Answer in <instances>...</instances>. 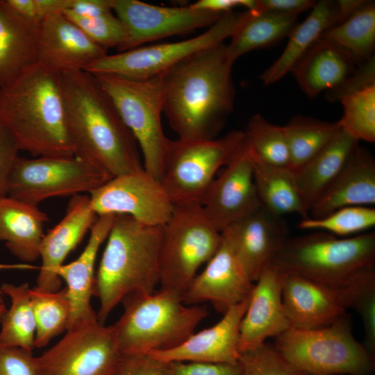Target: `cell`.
Segmentation results:
<instances>
[{"mask_svg": "<svg viewBox=\"0 0 375 375\" xmlns=\"http://www.w3.org/2000/svg\"><path fill=\"white\" fill-rule=\"evenodd\" d=\"M110 4L126 33L119 52L148 42L210 26L224 15L196 10L190 6L163 7L138 0H110Z\"/></svg>", "mask_w": 375, "mask_h": 375, "instance_id": "9a60e30c", "label": "cell"}, {"mask_svg": "<svg viewBox=\"0 0 375 375\" xmlns=\"http://www.w3.org/2000/svg\"><path fill=\"white\" fill-rule=\"evenodd\" d=\"M251 158L262 206L280 217L294 213L302 219L308 218L309 211L297 186L294 172L288 167L273 166Z\"/></svg>", "mask_w": 375, "mask_h": 375, "instance_id": "4dcf8cb0", "label": "cell"}, {"mask_svg": "<svg viewBox=\"0 0 375 375\" xmlns=\"http://www.w3.org/2000/svg\"><path fill=\"white\" fill-rule=\"evenodd\" d=\"M114 375H170L169 363L150 354L122 356Z\"/></svg>", "mask_w": 375, "mask_h": 375, "instance_id": "ee69618b", "label": "cell"}, {"mask_svg": "<svg viewBox=\"0 0 375 375\" xmlns=\"http://www.w3.org/2000/svg\"><path fill=\"white\" fill-rule=\"evenodd\" d=\"M343 114L338 122L341 130L359 142H375V83L341 96Z\"/></svg>", "mask_w": 375, "mask_h": 375, "instance_id": "74e56055", "label": "cell"}, {"mask_svg": "<svg viewBox=\"0 0 375 375\" xmlns=\"http://www.w3.org/2000/svg\"><path fill=\"white\" fill-rule=\"evenodd\" d=\"M40 24L28 20L0 0V88L38 62Z\"/></svg>", "mask_w": 375, "mask_h": 375, "instance_id": "484cf974", "label": "cell"}, {"mask_svg": "<svg viewBox=\"0 0 375 375\" xmlns=\"http://www.w3.org/2000/svg\"><path fill=\"white\" fill-rule=\"evenodd\" d=\"M260 206L246 144L212 181L201 207L210 222L222 233Z\"/></svg>", "mask_w": 375, "mask_h": 375, "instance_id": "e0dca14e", "label": "cell"}, {"mask_svg": "<svg viewBox=\"0 0 375 375\" xmlns=\"http://www.w3.org/2000/svg\"><path fill=\"white\" fill-rule=\"evenodd\" d=\"M256 5V0H199L189 6L196 10L225 14L238 7L252 10Z\"/></svg>", "mask_w": 375, "mask_h": 375, "instance_id": "f907efd6", "label": "cell"}, {"mask_svg": "<svg viewBox=\"0 0 375 375\" xmlns=\"http://www.w3.org/2000/svg\"><path fill=\"white\" fill-rule=\"evenodd\" d=\"M228 235L222 232L221 244L203 270L197 274L183 296L187 305L210 302L224 313L247 299L253 286Z\"/></svg>", "mask_w": 375, "mask_h": 375, "instance_id": "ac0fdd59", "label": "cell"}, {"mask_svg": "<svg viewBox=\"0 0 375 375\" xmlns=\"http://www.w3.org/2000/svg\"><path fill=\"white\" fill-rule=\"evenodd\" d=\"M282 299L281 271L268 266L253 283L240 326V351L255 349L291 328Z\"/></svg>", "mask_w": 375, "mask_h": 375, "instance_id": "d6986e66", "label": "cell"}, {"mask_svg": "<svg viewBox=\"0 0 375 375\" xmlns=\"http://www.w3.org/2000/svg\"><path fill=\"white\" fill-rule=\"evenodd\" d=\"M246 146L244 131L210 140H169L160 182L174 206H201L217 172Z\"/></svg>", "mask_w": 375, "mask_h": 375, "instance_id": "ba28073f", "label": "cell"}, {"mask_svg": "<svg viewBox=\"0 0 375 375\" xmlns=\"http://www.w3.org/2000/svg\"><path fill=\"white\" fill-rule=\"evenodd\" d=\"M241 375H294L295 372L274 344L263 345L241 353Z\"/></svg>", "mask_w": 375, "mask_h": 375, "instance_id": "60d3db41", "label": "cell"}, {"mask_svg": "<svg viewBox=\"0 0 375 375\" xmlns=\"http://www.w3.org/2000/svg\"><path fill=\"white\" fill-rule=\"evenodd\" d=\"M6 310V306L3 303L0 304V321Z\"/></svg>", "mask_w": 375, "mask_h": 375, "instance_id": "f5cc1de1", "label": "cell"}, {"mask_svg": "<svg viewBox=\"0 0 375 375\" xmlns=\"http://www.w3.org/2000/svg\"><path fill=\"white\" fill-rule=\"evenodd\" d=\"M31 301L36 329L35 347L47 346L54 337L66 331L71 315V305L66 287L57 292L31 288Z\"/></svg>", "mask_w": 375, "mask_h": 375, "instance_id": "d590c367", "label": "cell"}, {"mask_svg": "<svg viewBox=\"0 0 375 375\" xmlns=\"http://www.w3.org/2000/svg\"><path fill=\"white\" fill-rule=\"evenodd\" d=\"M72 0H35L37 19L40 24L47 17L62 13L68 9Z\"/></svg>", "mask_w": 375, "mask_h": 375, "instance_id": "816d5d0a", "label": "cell"}, {"mask_svg": "<svg viewBox=\"0 0 375 375\" xmlns=\"http://www.w3.org/2000/svg\"><path fill=\"white\" fill-rule=\"evenodd\" d=\"M274 345L295 372L308 375L374 372L375 356L354 338L346 313L322 327H291L275 338Z\"/></svg>", "mask_w": 375, "mask_h": 375, "instance_id": "52a82bcc", "label": "cell"}, {"mask_svg": "<svg viewBox=\"0 0 375 375\" xmlns=\"http://www.w3.org/2000/svg\"><path fill=\"white\" fill-rule=\"evenodd\" d=\"M281 271V270H280ZM282 299L292 327L328 325L351 308L358 285L340 287L281 271Z\"/></svg>", "mask_w": 375, "mask_h": 375, "instance_id": "2e32d148", "label": "cell"}, {"mask_svg": "<svg viewBox=\"0 0 375 375\" xmlns=\"http://www.w3.org/2000/svg\"><path fill=\"white\" fill-rule=\"evenodd\" d=\"M247 12L245 10L225 13L205 32L187 40L140 46L115 54H107L90 65L85 72L132 80L158 76L188 56L231 38Z\"/></svg>", "mask_w": 375, "mask_h": 375, "instance_id": "7c38bea8", "label": "cell"}, {"mask_svg": "<svg viewBox=\"0 0 375 375\" xmlns=\"http://www.w3.org/2000/svg\"><path fill=\"white\" fill-rule=\"evenodd\" d=\"M62 14L78 26L92 41L106 49L113 47L119 51L125 42V28L113 12L94 18Z\"/></svg>", "mask_w": 375, "mask_h": 375, "instance_id": "ab89813d", "label": "cell"}, {"mask_svg": "<svg viewBox=\"0 0 375 375\" xmlns=\"http://www.w3.org/2000/svg\"><path fill=\"white\" fill-rule=\"evenodd\" d=\"M358 144L340 128L315 156L294 172L308 211L339 174Z\"/></svg>", "mask_w": 375, "mask_h": 375, "instance_id": "f546056e", "label": "cell"}, {"mask_svg": "<svg viewBox=\"0 0 375 375\" xmlns=\"http://www.w3.org/2000/svg\"><path fill=\"white\" fill-rule=\"evenodd\" d=\"M3 293L0 288V304L3 303Z\"/></svg>", "mask_w": 375, "mask_h": 375, "instance_id": "db71d44e", "label": "cell"}, {"mask_svg": "<svg viewBox=\"0 0 375 375\" xmlns=\"http://www.w3.org/2000/svg\"><path fill=\"white\" fill-rule=\"evenodd\" d=\"M122 356L112 326L84 320L37 357L38 375H114Z\"/></svg>", "mask_w": 375, "mask_h": 375, "instance_id": "4fadbf2b", "label": "cell"}, {"mask_svg": "<svg viewBox=\"0 0 375 375\" xmlns=\"http://www.w3.org/2000/svg\"><path fill=\"white\" fill-rule=\"evenodd\" d=\"M124 311L112 325L122 356L147 354L177 347L208 316L206 307L187 305L178 294L160 288L123 299Z\"/></svg>", "mask_w": 375, "mask_h": 375, "instance_id": "5b68a950", "label": "cell"}, {"mask_svg": "<svg viewBox=\"0 0 375 375\" xmlns=\"http://www.w3.org/2000/svg\"><path fill=\"white\" fill-rule=\"evenodd\" d=\"M233 62L222 42L188 56L160 75L162 113L178 139L215 138L233 109Z\"/></svg>", "mask_w": 375, "mask_h": 375, "instance_id": "6da1fadb", "label": "cell"}, {"mask_svg": "<svg viewBox=\"0 0 375 375\" xmlns=\"http://www.w3.org/2000/svg\"><path fill=\"white\" fill-rule=\"evenodd\" d=\"M89 196L98 216L126 215L149 226H163L174 208L161 183L144 169L112 177Z\"/></svg>", "mask_w": 375, "mask_h": 375, "instance_id": "5bb4252c", "label": "cell"}, {"mask_svg": "<svg viewBox=\"0 0 375 375\" xmlns=\"http://www.w3.org/2000/svg\"><path fill=\"white\" fill-rule=\"evenodd\" d=\"M244 133L252 158L289 168V148L283 126L272 124L260 114H255L249 119Z\"/></svg>", "mask_w": 375, "mask_h": 375, "instance_id": "8d00e7d4", "label": "cell"}, {"mask_svg": "<svg viewBox=\"0 0 375 375\" xmlns=\"http://www.w3.org/2000/svg\"><path fill=\"white\" fill-rule=\"evenodd\" d=\"M0 122L19 150L33 156H72L60 74L39 62L0 88Z\"/></svg>", "mask_w": 375, "mask_h": 375, "instance_id": "3957f363", "label": "cell"}, {"mask_svg": "<svg viewBox=\"0 0 375 375\" xmlns=\"http://www.w3.org/2000/svg\"><path fill=\"white\" fill-rule=\"evenodd\" d=\"M248 301L249 298L231 306L215 325L197 333H193L177 347L148 354L167 363L172 362L234 363L238 362L241 356L240 326Z\"/></svg>", "mask_w": 375, "mask_h": 375, "instance_id": "603a6c76", "label": "cell"}, {"mask_svg": "<svg viewBox=\"0 0 375 375\" xmlns=\"http://www.w3.org/2000/svg\"><path fill=\"white\" fill-rule=\"evenodd\" d=\"M252 282L272 264L288 237L287 225L262 206L226 230Z\"/></svg>", "mask_w": 375, "mask_h": 375, "instance_id": "44dd1931", "label": "cell"}, {"mask_svg": "<svg viewBox=\"0 0 375 375\" xmlns=\"http://www.w3.org/2000/svg\"><path fill=\"white\" fill-rule=\"evenodd\" d=\"M107 54V49L62 13L51 15L40 24L38 62L53 72L85 71Z\"/></svg>", "mask_w": 375, "mask_h": 375, "instance_id": "ffe728a7", "label": "cell"}, {"mask_svg": "<svg viewBox=\"0 0 375 375\" xmlns=\"http://www.w3.org/2000/svg\"><path fill=\"white\" fill-rule=\"evenodd\" d=\"M114 217L115 215L98 216L90 231L87 244L80 256L69 263L62 264L54 272L67 285L71 305L67 328L76 322L97 317L90 303L93 295L95 262L99 250L109 234Z\"/></svg>", "mask_w": 375, "mask_h": 375, "instance_id": "d4e9b609", "label": "cell"}, {"mask_svg": "<svg viewBox=\"0 0 375 375\" xmlns=\"http://www.w3.org/2000/svg\"><path fill=\"white\" fill-rule=\"evenodd\" d=\"M283 126L289 148V168L293 172L306 164L340 129L338 122L303 115L294 117Z\"/></svg>", "mask_w": 375, "mask_h": 375, "instance_id": "e575fe53", "label": "cell"}, {"mask_svg": "<svg viewBox=\"0 0 375 375\" xmlns=\"http://www.w3.org/2000/svg\"><path fill=\"white\" fill-rule=\"evenodd\" d=\"M0 288L11 301L10 308L0 321V344L33 351L36 324L28 283L15 285L3 283Z\"/></svg>", "mask_w": 375, "mask_h": 375, "instance_id": "836d02e7", "label": "cell"}, {"mask_svg": "<svg viewBox=\"0 0 375 375\" xmlns=\"http://www.w3.org/2000/svg\"><path fill=\"white\" fill-rule=\"evenodd\" d=\"M19 151L15 138L0 122V197L6 195L8 181Z\"/></svg>", "mask_w": 375, "mask_h": 375, "instance_id": "7dc6e473", "label": "cell"}, {"mask_svg": "<svg viewBox=\"0 0 375 375\" xmlns=\"http://www.w3.org/2000/svg\"><path fill=\"white\" fill-rule=\"evenodd\" d=\"M245 19L226 44L229 58L235 60L254 49L267 47L288 37L297 24V16L274 12L247 10Z\"/></svg>", "mask_w": 375, "mask_h": 375, "instance_id": "1f68e13d", "label": "cell"}, {"mask_svg": "<svg viewBox=\"0 0 375 375\" xmlns=\"http://www.w3.org/2000/svg\"><path fill=\"white\" fill-rule=\"evenodd\" d=\"M0 375H38L33 351L0 344Z\"/></svg>", "mask_w": 375, "mask_h": 375, "instance_id": "7bdbcfd3", "label": "cell"}, {"mask_svg": "<svg viewBox=\"0 0 375 375\" xmlns=\"http://www.w3.org/2000/svg\"><path fill=\"white\" fill-rule=\"evenodd\" d=\"M221 241L222 233L210 222L201 206H174L162 226L160 288L183 298L199 269L214 256Z\"/></svg>", "mask_w": 375, "mask_h": 375, "instance_id": "9c48e42d", "label": "cell"}, {"mask_svg": "<svg viewBox=\"0 0 375 375\" xmlns=\"http://www.w3.org/2000/svg\"><path fill=\"white\" fill-rule=\"evenodd\" d=\"M344 50L357 62L374 56L375 48V3H364L342 22L319 37Z\"/></svg>", "mask_w": 375, "mask_h": 375, "instance_id": "d6a6232c", "label": "cell"}, {"mask_svg": "<svg viewBox=\"0 0 375 375\" xmlns=\"http://www.w3.org/2000/svg\"><path fill=\"white\" fill-rule=\"evenodd\" d=\"M272 264L282 272L346 287L375 277V233L338 238L318 231L288 238Z\"/></svg>", "mask_w": 375, "mask_h": 375, "instance_id": "8992f818", "label": "cell"}, {"mask_svg": "<svg viewBox=\"0 0 375 375\" xmlns=\"http://www.w3.org/2000/svg\"><path fill=\"white\" fill-rule=\"evenodd\" d=\"M341 22L337 1H317L310 15L292 31L280 56L260 74L261 81L268 85L279 81L292 71L325 31Z\"/></svg>", "mask_w": 375, "mask_h": 375, "instance_id": "f1b7e54d", "label": "cell"}, {"mask_svg": "<svg viewBox=\"0 0 375 375\" xmlns=\"http://www.w3.org/2000/svg\"><path fill=\"white\" fill-rule=\"evenodd\" d=\"M357 64L344 50L319 38L291 72L301 90L314 98L339 86L355 72Z\"/></svg>", "mask_w": 375, "mask_h": 375, "instance_id": "4316f807", "label": "cell"}, {"mask_svg": "<svg viewBox=\"0 0 375 375\" xmlns=\"http://www.w3.org/2000/svg\"><path fill=\"white\" fill-rule=\"evenodd\" d=\"M93 75L135 138L142 155L144 169L160 181L169 142L161 122L160 75L144 80L105 74Z\"/></svg>", "mask_w": 375, "mask_h": 375, "instance_id": "30bf717a", "label": "cell"}, {"mask_svg": "<svg viewBox=\"0 0 375 375\" xmlns=\"http://www.w3.org/2000/svg\"><path fill=\"white\" fill-rule=\"evenodd\" d=\"M112 177L97 166L72 156L17 158L6 195L38 206L55 197L91 193Z\"/></svg>", "mask_w": 375, "mask_h": 375, "instance_id": "8fae6325", "label": "cell"}, {"mask_svg": "<svg viewBox=\"0 0 375 375\" xmlns=\"http://www.w3.org/2000/svg\"><path fill=\"white\" fill-rule=\"evenodd\" d=\"M170 375H241L240 361L234 363L203 362H172L169 363Z\"/></svg>", "mask_w": 375, "mask_h": 375, "instance_id": "f6af8a7d", "label": "cell"}, {"mask_svg": "<svg viewBox=\"0 0 375 375\" xmlns=\"http://www.w3.org/2000/svg\"><path fill=\"white\" fill-rule=\"evenodd\" d=\"M351 308L358 312L363 323V345L375 356V278L362 283L358 288Z\"/></svg>", "mask_w": 375, "mask_h": 375, "instance_id": "b9f144b4", "label": "cell"}, {"mask_svg": "<svg viewBox=\"0 0 375 375\" xmlns=\"http://www.w3.org/2000/svg\"><path fill=\"white\" fill-rule=\"evenodd\" d=\"M375 225V209L353 206L339 208L318 218L302 219L298 227L303 230L324 231L339 236H349L368 230Z\"/></svg>", "mask_w": 375, "mask_h": 375, "instance_id": "f35d334b", "label": "cell"}, {"mask_svg": "<svg viewBox=\"0 0 375 375\" xmlns=\"http://www.w3.org/2000/svg\"><path fill=\"white\" fill-rule=\"evenodd\" d=\"M98 215L90 206V196L78 194L69 201L62 219L47 234L40 247L42 260L36 280L37 289L44 292L60 290L62 280L55 270L64 264L67 256L82 241L90 231Z\"/></svg>", "mask_w": 375, "mask_h": 375, "instance_id": "7402d4cb", "label": "cell"}, {"mask_svg": "<svg viewBox=\"0 0 375 375\" xmlns=\"http://www.w3.org/2000/svg\"><path fill=\"white\" fill-rule=\"evenodd\" d=\"M313 0H256L253 10L258 12H274L297 16L312 9L316 3Z\"/></svg>", "mask_w": 375, "mask_h": 375, "instance_id": "c3c4849f", "label": "cell"}, {"mask_svg": "<svg viewBox=\"0 0 375 375\" xmlns=\"http://www.w3.org/2000/svg\"><path fill=\"white\" fill-rule=\"evenodd\" d=\"M47 215L38 206L5 195L0 197V241L18 259L28 262L40 258Z\"/></svg>", "mask_w": 375, "mask_h": 375, "instance_id": "83f0119b", "label": "cell"}, {"mask_svg": "<svg viewBox=\"0 0 375 375\" xmlns=\"http://www.w3.org/2000/svg\"><path fill=\"white\" fill-rule=\"evenodd\" d=\"M294 375H308V374L301 373V372H295Z\"/></svg>", "mask_w": 375, "mask_h": 375, "instance_id": "11a10c76", "label": "cell"}, {"mask_svg": "<svg viewBox=\"0 0 375 375\" xmlns=\"http://www.w3.org/2000/svg\"><path fill=\"white\" fill-rule=\"evenodd\" d=\"M162 226L115 215L95 274L93 295L100 303L98 321L105 322L126 296L155 292L160 282L159 256Z\"/></svg>", "mask_w": 375, "mask_h": 375, "instance_id": "277c9868", "label": "cell"}, {"mask_svg": "<svg viewBox=\"0 0 375 375\" xmlns=\"http://www.w3.org/2000/svg\"><path fill=\"white\" fill-rule=\"evenodd\" d=\"M113 12L110 0H72L69 8L62 13L80 17L94 18Z\"/></svg>", "mask_w": 375, "mask_h": 375, "instance_id": "681fc988", "label": "cell"}, {"mask_svg": "<svg viewBox=\"0 0 375 375\" xmlns=\"http://www.w3.org/2000/svg\"><path fill=\"white\" fill-rule=\"evenodd\" d=\"M60 76L74 156L112 177L143 169L135 138L96 77L85 71Z\"/></svg>", "mask_w": 375, "mask_h": 375, "instance_id": "7a4b0ae2", "label": "cell"}, {"mask_svg": "<svg viewBox=\"0 0 375 375\" xmlns=\"http://www.w3.org/2000/svg\"><path fill=\"white\" fill-rule=\"evenodd\" d=\"M375 203V161L358 144L344 165L309 210L318 219L346 206H370Z\"/></svg>", "mask_w": 375, "mask_h": 375, "instance_id": "cb8c5ba5", "label": "cell"}, {"mask_svg": "<svg viewBox=\"0 0 375 375\" xmlns=\"http://www.w3.org/2000/svg\"><path fill=\"white\" fill-rule=\"evenodd\" d=\"M375 83L374 56L357 66L355 72L337 88L326 92V99L338 101L343 94L368 84Z\"/></svg>", "mask_w": 375, "mask_h": 375, "instance_id": "bcb514c9", "label": "cell"}]
</instances>
